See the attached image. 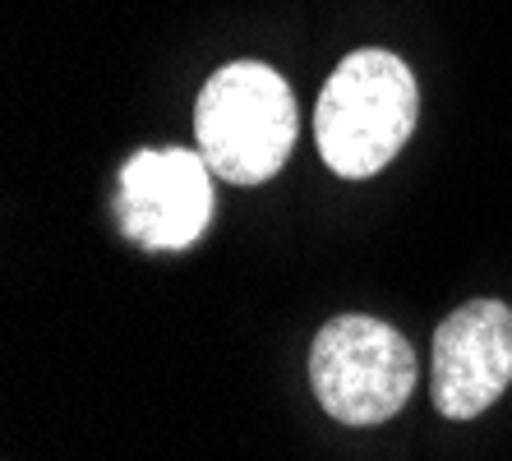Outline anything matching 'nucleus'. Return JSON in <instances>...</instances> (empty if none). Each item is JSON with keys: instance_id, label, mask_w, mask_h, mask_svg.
<instances>
[{"instance_id": "f257e3e1", "label": "nucleus", "mask_w": 512, "mask_h": 461, "mask_svg": "<svg viewBox=\"0 0 512 461\" xmlns=\"http://www.w3.org/2000/svg\"><path fill=\"white\" fill-rule=\"evenodd\" d=\"M416 116L420 88L406 60L379 47H360L337 65L319 93L314 107L319 157L342 180L379 176L411 139Z\"/></svg>"}, {"instance_id": "f03ea898", "label": "nucleus", "mask_w": 512, "mask_h": 461, "mask_svg": "<svg viewBox=\"0 0 512 461\" xmlns=\"http://www.w3.org/2000/svg\"><path fill=\"white\" fill-rule=\"evenodd\" d=\"M194 139L213 176L231 185H263L291 157L296 97L273 65L231 60L203 83L194 107Z\"/></svg>"}, {"instance_id": "7ed1b4c3", "label": "nucleus", "mask_w": 512, "mask_h": 461, "mask_svg": "<svg viewBox=\"0 0 512 461\" xmlns=\"http://www.w3.org/2000/svg\"><path fill=\"white\" fill-rule=\"evenodd\" d=\"M416 351L393 323L337 314L314 332L310 383L319 406L342 425H383L416 388Z\"/></svg>"}, {"instance_id": "20e7f679", "label": "nucleus", "mask_w": 512, "mask_h": 461, "mask_svg": "<svg viewBox=\"0 0 512 461\" xmlns=\"http://www.w3.org/2000/svg\"><path fill=\"white\" fill-rule=\"evenodd\" d=\"M213 166L194 148H139L120 166L116 222L143 249H190L213 222Z\"/></svg>"}, {"instance_id": "39448f33", "label": "nucleus", "mask_w": 512, "mask_h": 461, "mask_svg": "<svg viewBox=\"0 0 512 461\" xmlns=\"http://www.w3.org/2000/svg\"><path fill=\"white\" fill-rule=\"evenodd\" d=\"M512 383V309L503 300H466L434 328L429 392L448 420H476Z\"/></svg>"}]
</instances>
